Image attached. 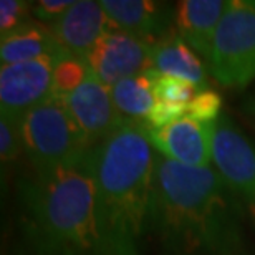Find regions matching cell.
I'll return each mask as SVG.
<instances>
[{"label": "cell", "instance_id": "cell-1", "mask_svg": "<svg viewBox=\"0 0 255 255\" xmlns=\"http://www.w3.org/2000/svg\"><path fill=\"white\" fill-rule=\"evenodd\" d=\"M242 212L216 167H187L156 152L149 231L166 255H246Z\"/></svg>", "mask_w": 255, "mask_h": 255}, {"label": "cell", "instance_id": "cell-2", "mask_svg": "<svg viewBox=\"0 0 255 255\" xmlns=\"http://www.w3.org/2000/svg\"><path fill=\"white\" fill-rule=\"evenodd\" d=\"M23 236L35 255H111L101 229L93 149L22 181Z\"/></svg>", "mask_w": 255, "mask_h": 255}, {"label": "cell", "instance_id": "cell-3", "mask_svg": "<svg viewBox=\"0 0 255 255\" xmlns=\"http://www.w3.org/2000/svg\"><path fill=\"white\" fill-rule=\"evenodd\" d=\"M96 199L101 229L111 255H141L149 231L156 152L146 123L129 120L93 147Z\"/></svg>", "mask_w": 255, "mask_h": 255}, {"label": "cell", "instance_id": "cell-4", "mask_svg": "<svg viewBox=\"0 0 255 255\" xmlns=\"http://www.w3.org/2000/svg\"><path fill=\"white\" fill-rule=\"evenodd\" d=\"M23 152L35 172L68 164L93 149L62 96L52 95L20 121Z\"/></svg>", "mask_w": 255, "mask_h": 255}, {"label": "cell", "instance_id": "cell-5", "mask_svg": "<svg viewBox=\"0 0 255 255\" xmlns=\"http://www.w3.org/2000/svg\"><path fill=\"white\" fill-rule=\"evenodd\" d=\"M207 63L211 75L227 88H246L255 81L254 0L229 2Z\"/></svg>", "mask_w": 255, "mask_h": 255}, {"label": "cell", "instance_id": "cell-6", "mask_svg": "<svg viewBox=\"0 0 255 255\" xmlns=\"http://www.w3.org/2000/svg\"><path fill=\"white\" fill-rule=\"evenodd\" d=\"M212 159L219 176L255 221V147L227 115L216 121Z\"/></svg>", "mask_w": 255, "mask_h": 255}, {"label": "cell", "instance_id": "cell-7", "mask_svg": "<svg viewBox=\"0 0 255 255\" xmlns=\"http://www.w3.org/2000/svg\"><path fill=\"white\" fill-rule=\"evenodd\" d=\"M57 53L0 68V115L22 120L30 110L53 95Z\"/></svg>", "mask_w": 255, "mask_h": 255}, {"label": "cell", "instance_id": "cell-8", "mask_svg": "<svg viewBox=\"0 0 255 255\" xmlns=\"http://www.w3.org/2000/svg\"><path fill=\"white\" fill-rule=\"evenodd\" d=\"M62 98L93 147L113 136L129 121L116 108L110 86L93 71H90L88 78L73 93Z\"/></svg>", "mask_w": 255, "mask_h": 255}, {"label": "cell", "instance_id": "cell-9", "mask_svg": "<svg viewBox=\"0 0 255 255\" xmlns=\"http://www.w3.org/2000/svg\"><path fill=\"white\" fill-rule=\"evenodd\" d=\"M90 70L106 86L154 68L152 45L125 32H110L86 57Z\"/></svg>", "mask_w": 255, "mask_h": 255}, {"label": "cell", "instance_id": "cell-10", "mask_svg": "<svg viewBox=\"0 0 255 255\" xmlns=\"http://www.w3.org/2000/svg\"><path fill=\"white\" fill-rule=\"evenodd\" d=\"M216 123H199L184 118L164 128L146 125L147 139L157 154L187 167H211Z\"/></svg>", "mask_w": 255, "mask_h": 255}, {"label": "cell", "instance_id": "cell-11", "mask_svg": "<svg viewBox=\"0 0 255 255\" xmlns=\"http://www.w3.org/2000/svg\"><path fill=\"white\" fill-rule=\"evenodd\" d=\"M116 30L154 45L174 32V7L151 0H101Z\"/></svg>", "mask_w": 255, "mask_h": 255}, {"label": "cell", "instance_id": "cell-12", "mask_svg": "<svg viewBox=\"0 0 255 255\" xmlns=\"http://www.w3.org/2000/svg\"><path fill=\"white\" fill-rule=\"evenodd\" d=\"M50 28L60 47L85 60L100 38L116 32L101 3L93 0H75L63 17Z\"/></svg>", "mask_w": 255, "mask_h": 255}, {"label": "cell", "instance_id": "cell-13", "mask_svg": "<svg viewBox=\"0 0 255 255\" xmlns=\"http://www.w3.org/2000/svg\"><path fill=\"white\" fill-rule=\"evenodd\" d=\"M227 5L224 0H182L174 7L176 33L194 52L209 60Z\"/></svg>", "mask_w": 255, "mask_h": 255}, {"label": "cell", "instance_id": "cell-14", "mask_svg": "<svg viewBox=\"0 0 255 255\" xmlns=\"http://www.w3.org/2000/svg\"><path fill=\"white\" fill-rule=\"evenodd\" d=\"M152 65L161 75L191 81L199 91L207 90L206 70L201 58L177 33L152 45Z\"/></svg>", "mask_w": 255, "mask_h": 255}, {"label": "cell", "instance_id": "cell-15", "mask_svg": "<svg viewBox=\"0 0 255 255\" xmlns=\"http://www.w3.org/2000/svg\"><path fill=\"white\" fill-rule=\"evenodd\" d=\"M62 48L63 47H60L48 25L32 20L17 32L2 38L0 60L2 65L32 62V60L58 53Z\"/></svg>", "mask_w": 255, "mask_h": 255}, {"label": "cell", "instance_id": "cell-16", "mask_svg": "<svg viewBox=\"0 0 255 255\" xmlns=\"http://www.w3.org/2000/svg\"><path fill=\"white\" fill-rule=\"evenodd\" d=\"M159 75L161 73L156 68H151L144 73L121 80L110 86L116 108L125 118L132 121L147 118L157 103L154 96V81Z\"/></svg>", "mask_w": 255, "mask_h": 255}, {"label": "cell", "instance_id": "cell-17", "mask_svg": "<svg viewBox=\"0 0 255 255\" xmlns=\"http://www.w3.org/2000/svg\"><path fill=\"white\" fill-rule=\"evenodd\" d=\"M90 71V65L85 58L62 48L57 53L53 66V95L66 96L73 93L88 78Z\"/></svg>", "mask_w": 255, "mask_h": 255}, {"label": "cell", "instance_id": "cell-18", "mask_svg": "<svg viewBox=\"0 0 255 255\" xmlns=\"http://www.w3.org/2000/svg\"><path fill=\"white\" fill-rule=\"evenodd\" d=\"M199 93V88L191 81L176 76L159 75L154 81V96L164 103H189Z\"/></svg>", "mask_w": 255, "mask_h": 255}, {"label": "cell", "instance_id": "cell-19", "mask_svg": "<svg viewBox=\"0 0 255 255\" xmlns=\"http://www.w3.org/2000/svg\"><path fill=\"white\" fill-rule=\"evenodd\" d=\"M222 116V98L214 90H202L187 103V116L199 123H216Z\"/></svg>", "mask_w": 255, "mask_h": 255}, {"label": "cell", "instance_id": "cell-20", "mask_svg": "<svg viewBox=\"0 0 255 255\" xmlns=\"http://www.w3.org/2000/svg\"><path fill=\"white\" fill-rule=\"evenodd\" d=\"M20 121L7 115H0V157L3 164L13 162L23 152Z\"/></svg>", "mask_w": 255, "mask_h": 255}, {"label": "cell", "instance_id": "cell-21", "mask_svg": "<svg viewBox=\"0 0 255 255\" xmlns=\"http://www.w3.org/2000/svg\"><path fill=\"white\" fill-rule=\"evenodd\" d=\"M32 5L25 0H2L0 2V37L5 38L10 33L25 27L30 20Z\"/></svg>", "mask_w": 255, "mask_h": 255}, {"label": "cell", "instance_id": "cell-22", "mask_svg": "<svg viewBox=\"0 0 255 255\" xmlns=\"http://www.w3.org/2000/svg\"><path fill=\"white\" fill-rule=\"evenodd\" d=\"M187 116V105L186 103H164L157 101L151 113L147 115L146 125L149 128H164L172 123L184 120Z\"/></svg>", "mask_w": 255, "mask_h": 255}, {"label": "cell", "instance_id": "cell-23", "mask_svg": "<svg viewBox=\"0 0 255 255\" xmlns=\"http://www.w3.org/2000/svg\"><path fill=\"white\" fill-rule=\"evenodd\" d=\"M73 2L71 0H40L32 5V15L37 18V22L52 27L63 17Z\"/></svg>", "mask_w": 255, "mask_h": 255}, {"label": "cell", "instance_id": "cell-24", "mask_svg": "<svg viewBox=\"0 0 255 255\" xmlns=\"http://www.w3.org/2000/svg\"><path fill=\"white\" fill-rule=\"evenodd\" d=\"M246 110H247L249 115L255 116V91L247 98V101H246Z\"/></svg>", "mask_w": 255, "mask_h": 255}, {"label": "cell", "instance_id": "cell-25", "mask_svg": "<svg viewBox=\"0 0 255 255\" xmlns=\"http://www.w3.org/2000/svg\"><path fill=\"white\" fill-rule=\"evenodd\" d=\"M254 3H255V0H254Z\"/></svg>", "mask_w": 255, "mask_h": 255}]
</instances>
